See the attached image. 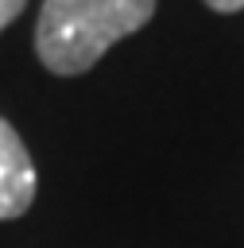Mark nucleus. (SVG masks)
Returning <instances> with one entry per match:
<instances>
[{"mask_svg":"<svg viewBox=\"0 0 244 248\" xmlns=\"http://www.w3.org/2000/svg\"><path fill=\"white\" fill-rule=\"evenodd\" d=\"M151 16L155 0H46L35 27L39 62L62 78L85 74L112 43L139 31Z\"/></svg>","mask_w":244,"mask_h":248,"instance_id":"1","label":"nucleus"},{"mask_svg":"<svg viewBox=\"0 0 244 248\" xmlns=\"http://www.w3.org/2000/svg\"><path fill=\"white\" fill-rule=\"evenodd\" d=\"M35 163L19 132L0 116V221H15L35 202Z\"/></svg>","mask_w":244,"mask_h":248,"instance_id":"2","label":"nucleus"},{"mask_svg":"<svg viewBox=\"0 0 244 248\" xmlns=\"http://www.w3.org/2000/svg\"><path fill=\"white\" fill-rule=\"evenodd\" d=\"M23 4H27V0H0V31H4L19 12H23Z\"/></svg>","mask_w":244,"mask_h":248,"instance_id":"3","label":"nucleus"},{"mask_svg":"<svg viewBox=\"0 0 244 248\" xmlns=\"http://www.w3.org/2000/svg\"><path fill=\"white\" fill-rule=\"evenodd\" d=\"M213 12H240L244 8V0H205Z\"/></svg>","mask_w":244,"mask_h":248,"instance_id":"4","label":"nucleus"}]
</instances>
